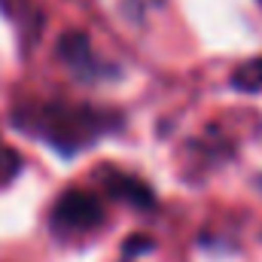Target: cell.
Listing matches in <instances>:
<instances>
[{"instance_id": "1", "label": "cell", "mask_w": 262, "mask_h": 262, "mask_svg": "<svg viewBox=\"0 0 262 262\" xmlns=\"http://www.w3.org/2000/svg\"><path fill=\"white\" fill-rule=\"evenodd\" d=\"M104 131H110L107 113L92 107L49 104L40 110V122H37V134L49 146H55L61 156H73L79 146H89Z\"/></svg>"}, {"instance_id": "2", "label": "cell", "mask_w": 262, "mask_h": 262, "mask_svg": "<svg viewBox=\"0 0 262 262\" xmlns=\"http://www.w3.org/2000/svg\"><path fill=\"white\" fill-rule=\"evenodd\" d=\"M52 223H55V229H64V232H89V229H98L104 223V204H101V198L95 195V192L67 189L64 195L55 201Z\"/></svg>"}, {"instance_id": "3", "label": "cell", "mask_w": 262, "mask_h": 262, "mask_svg": "<svg viewBox=\"0 0 262 262\" xmlns=\"http://www.w3.org/2000/svg\"><path fill=\"white\" fill-rule=\"evenodd\" d=\"M58 58L82 82H98V79L107 76V67L95 58V52L89 46V37L82 31H67V34H61V40H58Z\"/></svg>"}, {"instance_id": "4", "label": "cell", "mask_w": 262, "mask_h": 262, "mask_svg": "<svg viewBox=\"0 0 262 262\" xmlns=\"http://www.w3.org/2000/svg\"><path fill=\"white\" fill-rule=\"evenodd\" d=\"M101 183H104V189H107L110 198L125 201V204H131V207L149 210V207L156 204L152 189H149L143 180H137V177H131V174H122V171H116V168L101 171Z\"/></svg>"}, {"instance_id": "5", "label": "cell", "mask_w": 262, "mask_h": 262, "mask_svg": "<svg viewBox=\"0 0 262 262\" xmlns=\"http://www.w3.org/2000/svg\"><path fill=\"white\" fill-rule=\"evenodd\" d=\"M232 85L241 92H259L262 89V58H253L247 64H241V70L232 76Z\"/></svg>"}, {"instance_id": "6", "label": "cell", "mask_w": 262, "mask_h": 262, "mask_svg": "<svg viewBox=\"0 0 262 262\" xmlns=\"http://www.w3.org/2000/svg\"><path fill=\"white\" fill-rule=\"evenodd\" d=\"M152 247H156L152 238H146V235H131V238H125V244H122V253H125V259H131V256L149 253Z\"/></svg>"}]
</instances>
